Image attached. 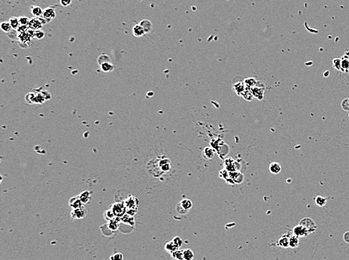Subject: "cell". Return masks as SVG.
Returning <instances> with one entry per match:
<instances>
[{"mask_svg":"<svg viewBox=\"0 0 349 260\" xmlns=\"http://www.w3.org/2000/svg\"><path fill=\"white\" fill-rule=\"evenodd\" d=\"M123 202L127 208V214L134 216L137 213L139 201L135 196H130Z\"/></svg>","mask_w":349,"mask_h":260,"instance_id":"obj_1","label":"cell"},{"mask_svg":"<svg viewBox=\"0 0 349 260\" xmlns=\"http://www.w3.org/2000/svg\"><path fill=\"white\" fill-rule=\"evenodd\" d=\"M111 209L114 213L116 218L121 219L123 215L127 214V208L124 205V202H115L111 205Z\"/></svg>","mask_w":349,"mask_h":260,"instance_id":"obj_2","label":"cell"},{"mask_svg":"<svg viewBox=\"0 0 349 260\" xmlns=\"http://www.w3.org/2000/svg\"><path fill=\"white\" fill-rule=\"evenodd\" d=\"M56 17V11L53 8H46L43 11L42 16H41V20L43 23H49Z\"/></svg>","mask_w":349,"mask_h":260,"instance_id":"obj_3","label":"cell"},{"mask_svg":"<svg viewBox=\"0 0 349 260\" xmlns=\"http://www.w3.org/2000/svg\"><path fill=\"white\" fill-rule=\"evenodd\" d=\"M299 224L302 225L308 230V233H312L315 232L316 229V225L315 221L309 217H305L302 219L299 222Z\"/></svg>","mask_w":349,"mask_h":260,"instance_id":"obj_4","label":"cell"},{"mask_svg":"<svg viewBox=\"0 0 349 260\" xmlns=\"http://www.w3.org/2000/svg\"><path fill=\"white\" fill-rule=\"evenodd\" d=\"M87 210L84 206L80 207L78 208L72 209L71 212V217L72 219H81L84 218L87 216Z\"/></svg>","mask_w":349,"mask_h":260,"instance_id":"obj_5","label":"cell"},{"mask_svg":"<svg viewBox=\"0 0 349 260\" xmlns=\"http://www.w3.org/2000/svg\"><path fill=\"white\" fill-rule=\"evenodd\" d=\"M43 24H44V23H42V20H41V18L33 17L29 20V22L28 27L29 29H32V30L37 31L40 30V29L42 28Z\"/></svg>","mask_w":349,"mask_h":260,"instance_id":"obj_6","label":"cell"},{"mask_svg":"<svg viewBox=\"0 0 349 260\" xmlns=\"http://www.w3.org/2000/svg\"><path fill=\"white\" fill-rule=\"evenodd\" d=\"M264 89H265V87L263 85L262 87H259V83L257 81L256 85L251 89V93L253 94L254 97L258 99H262L264 98Z\"/></svg>","mask_w":349,"mask_h":260,"instance_id":"obj_7","label":"cell"},{"mask_svg":"<svg viewBox=\"0 0 349 260\" xmlns=\"http://www.w3.org/2000/svg\"><path fill=\"white\" fill-rule=\"evenodd\" d=\"M293 233H294V235L297 236L298 238L306 237L309 234L308 230L305 228L304 226L300 224L297 225V226L294 227V229H293Z\"/></svg>","mask_w":349,"mask_h":260,"instance_id":"obj_8","label":"cell"},{"mask_svg":"<svg viewBox=\"0 0 349 260\" xmlns=\"http://www.w3.org/2000/svg\"><path fill=\"white\" fill-rule=\"evenodd\" d=\"M69 206L71 207L72 209L78 208L80 207L83 206V203H82V201H81L78 196H75V197H72V198H70Z\"/></svg>","mask_w":349,"mask_h":260,"instance_id":"obj_9","label":"cell"},{"mask_svg":"<svg viewBox=\"0 0 349 260\" xmlns=\"http://www.w3.org/2000/svg\"><path fill=\"white\" fill-rule=\"evenodd\" d=\"M121 221L122 223L129 225L130 226H134V225H135V219H134L133 216L128 214H126L125 215H123L121 218Z\"/></svg>","mask_w":349,"mask_h":260,"instance_id":"obj_10","label":"cell"},{"mask_svg":"<svg viewBox=\"0 0 349 260\" xmlns=\"http://www.w3.org/2000/svg\"><path fill=\"white\" fill-rule=\"evenodd\" d=\"M282 171V166L278 162H273L269 165V171L273 175H278Z\"/></svg>","mask_w":349,"mask_h":260,"instance_id":"obj_11","label":"cell"},{"mask_svg":"<svg viewBox=\"0 0 349 260\" xmlns=\"http://www.w3.org/2000/svg\"><path fill=\"white\" fill-rule=\"evenodd\" d=\"M132 33L135 37H142L145 34V32L140 24H135L132 27Z\"/></svg>","mask_w":349,"mask_h":260,"instance_id":"obj_12","label":"cell"},{"mask_svg":"<svg viewBox=\"0 0 349 260\" xmlns=\"http://www.w3.org/2000/svg\"><path fill=\"white\" fill-rule=\"evenodd\" d=\"M29 11H30L31 14H32L33 16H35V17H40L42 16L43 11H44V10H42V8H41V7H39V6H31L30 8H29Z\"/></svg>","mask_w":349,"mask_h":260,"instance_id":"obj_13","label":"cell"},{"mask_svg":"<svg viewBox=\"0 0 349 260\" xmlns=\"http://www.w3.org/2000/svg\"><path fill=\"white\" fill-rule=\"evenodd\" d=\"M121 219L120 218H115V219H111L108 222V227L111 231H116L119 228V223Z\"/></svg>","mask_w":349,"mask_h":260,"instance_id":"obj_14","label":"cell"},{"mask_svg":"<svg viewBox=\"0 0 349 260\" xmlns=\"http://www.w3.org/2000/svg\"><path fill=\"white\" fill-rule=\"evenodd\" d=\"M78 196H79V198H80L81 201H82V203L83 204L88 203L91 198L90 192L88 190H86V191H84V192H82Z\"/></svg>","mask_w":349,"mask_h":260,"instance_id":"obj_15","label":"cell"},{"mask_svg":"<svg viewBox=\"0 0 349 260\" xmlns=\"http://www.w3.org/2000/svg\"><path fill=\"white\" fill-rule=\"evenodd\" d=\"M139 24H140V25L142 26V27L144 29V32H145V33H148V32H150L151 31L152 23L150 21V20H143L140 22V23H139Z\"/></svg>","mask_w":349,"mask_h":260,"instance_id":"obj_16","label":"cell"},{"mask_svg":"<svg viewBox=\"0 0 349 260\" xmlns=\"http://www.w3.org/2000/svg\"><path fill=\"white\" fill-rule=\"evenodd\" d=\"M289 238H290V237H287L286 235H283V236L280 238L279 240H278V245L279 247H289Z\"/></svg>","mask_w":349,"mask_h":260,"instance_id":"obj_17","label":"cell"},{"mask_svg":"<svg viewBox=\"0 0 349 260\" xmlns=\"http://www.w3.org/2000/svg\"><path fill=\"white\" fill-rule=\"evenodd\" d=\"M100 68H101L102 71H104V72H110V71H112L114 70V66L111 62H107L100 65Z\"/></svg>","mask_w":349,"mask_h":260,"instance_id":"obj_18","label":"cell"},{"mask_svg":"<svg viewBox=\"0 0 349 260\" xmlns=\"http://www.w3.org/2000/svg\"><path fill=\"white\" fill-rule=\"evenodd\" d=\"M299 244V238L296 235L290 236L289 238V247L291 248H296Z\"/></svg>","mask_w":349,"mask_h":260,"instance_id":"obj_19","label":"cell"},{"mask_svg":"<svg viewBox=\"0 0 349 260\" xmlns=\"http://www.w3.org/2000/svg\"><path fill=\"white\" fill-rule=\"evenodd\" d=\"M31 38H32L31 36L27 32H23V33H19L18 35V40L20 41V43L23 42L24 44L30 41Z\"/></svg>","mask_w":349,"mask_h":260,"instance_id":"obj_20","label":"cell"},{"mask_svg":"<svg viewBox=\"0 0 349 260\" xmlns=\"http://www.w3.org/2000/svg\"><path fill=\"white\" fill-rule=\"evenodd\" d=\"M256 83H257V81H256V80L254 78H246L244 80L245 85L248 89H251L252 87H254L256 84Z\"/></svg>","mask_w":349,"mask_h":260,"instance_id":"obj_21","label":"cell"},{"mask_svg":"<svg viewBox=\"0 0 349 260\" xmlns=\"http://www.w3.org/2000/svg\"><path fill=\"white\" fill-rule=\"evenodd\" d=\"M184 260H193L194 258V253L191 249H186L183 250Z\"/></svg>","mask_w":349,"mask_h":260,"instance_id":"obj_22","label":"cell"},{"mask_svg":"<svg viewBox=\"0 0 349 260\" xmlns=\"http://www.w3.org/2000/svg\"><path fill=\"white\" fill-rule=\"evenodd\" d=\"M179 203L181 204V205L184 208L187 210H190V209H191L193 206L192 201H191L190 199H187V198H184V199L182 200V201H181Z\"/></svg>","mask_w":349,"mask_h":260,"instance_id":"obj_23","label":"cell"},{"mask_svg":"<svg viewBox=\"0 0 349 260\" xmlns=\"http://www.w3.org/2000/svg\"><path fill=\"white\" fill-rule=\"evenodd\" d=\"M328 198H324L322 196H317L315 198V203L317 206L323 207L326 205Z\"/></svg>","mask_w":349,"mask_h":260,"instance_id":"obj_24","label":"cell"},{"mask_svg":"<svg viewBox=\"0 0 349 260\" xmlns=\"http://www.w3.org/2000/svg\"><path fill=\"white\" fill-rule=\"evenodd\" d=\"M172 254V257L173 259L175 260H184V254L183 250H177L175 252H173Z\"/></svg>","mask_w":349,"mask_h":260,"instance_id":"obj_25","label":"cell"},{"mask_svg":"<svg viewBox=\"0 0 349 260\" xmlns=\"http://www.w3.org/2000/svg\"><path fill=\"white\" fill-rule=\"evenodd\" d=\"M9 23H10L11 27H12V29H18V27L20 26V23H19V19H18V17H13L10 18Z\"/></svg>","mask_w":349,"mask_h":260,"instance_id":"obj_26","label":"cell"},{"mask_svg":"<svg viewBox=\"0 0 349 260\" xmlns=\"http://www.w3.org/2000/svg\"><path fill=\"white\" fill-rule=\"evenodd\" d=\"M165 249H166V251L169 252L170 253H172L173 252H175V250H178V248L175 247V245L174 243H173L172 241H170V242L166 243V245H165Z\"/></svg>","mask_w":349,"mask_h":260,"instance_id":"obj_27","label":"cell"},{"mask_svg":"<svg viewBox=\"0 0 349 260\" xmlns=\"http://www.w3.org/2000/svg\"><path fill=\"white\" fill-rule=\"evenodd\" d=\"M333 66L335 69L338 71H341L342 69V59L336 58L333 60Z\"/></svg>","mask_w":349,"mask_h":260,"instance_id":"obj_28","label":"cell"},{"mask_svg":"<svg viewBox=\"0 0 349 260\" xmlns=\"http://www.w3.org/2000/svg\"><path fill=\"white\" fill-rule=\"evenodd\" d=\"M11 28H12V27H11L9 21H5L1 23V29H2L3 32H7L8 33V32L11 30Z\"/></svg>","mask_w":349,"mask_h":260,"instance_id":"obj_29","label":"cell"},{"mask_svg":"<svg viewBox=\"0 0 349 260\" xmlns=\"http://www.w3.org/2000/svg\"><path fill=\"white\" fill-rule=\"evenodd\" d=\"M97 62H98L99 65L100 66V65H102V63L110 62V58H109V56L106 55V54H102V55H100V57H99L98 59H97Z\"/></svg>","mask_w":349,"mask_h":260,"instance_id":"obj_30","label":"cell"},{"mask_svg":"<svg viewBox=\"0 0 349 260\" xmlns=\"http://www.w3.org/2000/svg\"><path fill=\"white\" fill-rule=\"evenodd\" d=\"M343 72H348L349 71V61L342 58V69Z\"/></svg>","mask_w":349,"mask_h":260,"instance_id":"obj_31","label":"cell"},{"mask_svg":"<svg viewBox=\"0 0 349 260\" xmlns=\"http://www.w3.org/2000/svg\"><path fill=\"white\" fill-rule=\"evenodd\" d=\"M7 34L8 36L10 38H11V39H18V35H19V33H18V30H16V29H12L10 32H8Z\"/></svg>","mask_w":349,"mask_h":260,"instance_id":"obj_32","label":"cell"},{"mask_svg":"<svg viewBox=\"0 0 349 260\" xmlns=\"http://www.w3.org/2000/svg\"><path fill=\"white\" fill-rule=\"evenodd\" d=\"M105 217L107 219L108 221L111 220V219H115V216H114V213L112 212V210H111V209H109V210H106L105 212Z\"/></svg>","mask_w":349,"mask_h":260,"instance_id":"obj_33","label":"cell"},{"mask_svg":"<svg viewBox=\"0 0 349 260\" xmlns=\"http://www.w3.org/2000/svg\"><path fill=\"white\" fill-rule=\"evenodd\" d=\"M18 19H19V23H20V26H28L29 22L30 20L26 16H21Z\"/></svg>","mask_w":349,"mask_h":260,"instance_id":"obj_34","label":"cell"},{"mask_svg":"<svg viewBox=\"0 0 349 260\" xmlns=\"http://www.w3.org/2000/svg\"><path fill=\"white\" fill-rule=\"evenodd\" d=\"M172 241L174 243V244L175 245V247H176L178 249H179V248L182 246V243H183V241H182V239L181 238L175 237L174 238L172 239Z\"/></svg>","mask_w":349,"mask_h":260,"instance_id":"obj_35","label":"cell"},{"mask_svg":"<svg viewBox=\"0 0 349 260\" xmlns=\"http://www.w3.org/2000/svg\"><path fill=\"white\" fill-rule=\"evenodd\" d=\"M45 32H43L42 30H41V29H40V30L35 31L33 38H37V39H42L43 38L45 37Z\"/></svg>","mask_w":349,"mask_h":260,"instance_id":"obj_36","label":"cell"},{"mask_svg":"<svg viewBox=\"0 0 349 260\" xmlns=\"http://www.w3.org/2000/svg\"><path fill=\"white\" fill-rule=\"evenodd\" d=\"M341 106L342 108L345 110H347L349 112V98L345 99L342 100V103H341Z\"/></svg>","mask_w":349,"mask_h":260,"instance_id":"obj_37","label":"cell"},{"mask_svg":"<svg viewBox=\"0 0 349 260\" xmlns=\"http://www.w3.org/2000/svg\"><path fill=\"white\" fill-rule=\"evenodd\" d=\"M123 254L121 253H116L111 257V260H123Z\"/></svg>","mask_w":349,"mask_h":260,"instance_id":"obj_38","label":"cell"},{"mask_svg":"<svg viewBox=\"0 0 349 260\" xmlns=\"http://www.w3.org/2000/svg\"><path fill=\"white\" fill-rule=\"evenodd\" d=\"M29 29L28 26H20L17 29L18 33H23V32H27Z\"/></svg>","mask_w":349,"mask_h":260,"instance_id":"obj_39","label":"cell"},{"mask_svg":"<svg viewBox=\"0 0 349 260\" xmlns=\"http://www.w3.org/2000/svg\"><path fill=\"white\" fill-rule=\"evenodd\" d=\"M71 1L72 0H60V2L61 6H62L63 7H67L71 3Z\"/></svg>","mask_w":349,"mask_h":260,"instance_id":"obj_40","label":"cell"},{"mask_svg":"<svg viewBox=\"0 0 349 260\" xmlns=\"http://www.w3.org/2000/svg\"><path fill=\"white\" fill-rule=\"evenodd\" d=\"M344 239H345V240L346 242L349 243V232H347L345 234V235H344Z\"/></svg>","mask_w":349,"mask_h":260,"instance_id":"obj_41","label":"cell"},{"mask_svg":"<svg viewBox=\"0 0 349 260\" xmlns=\"http://www.w3.org/2000/svg\"><path fill=\"white\" fill-rule=\"evenodd\" d=\"M342 58H343V59H347V60L349 61V51L345 52V54H344V56L342 57Z\"/></svg>","mask_w":349,"mask_h":260,"instance_id":"obj_42","label":"cell"},{"mask_svg":"<svg viewBox=\"0 0 349 260\" xmlns=\"http://www.w3.org/2000/svg\"><path fill=\"white\" fill-rule=\"evenodd\" d=\"M328 74H329V71H327L326 73L324 74V77H328Z\"/></svg>","mask_w":349,"mask_h":260,"instance_id":"obj_43","label":"cell"},{"mask_svg":"<svg viewBox=\"0 0 349 260\" xmlns=\"http://www.w3.org/2000/svg\"><path fill=\"white\" fill-rule=\"evenodd\" d=\"M348 117H349V114H348Z\"/></svg>","mask_w":349,"mask_h":260,"instance_id":"obj_44","label":"cell"}]
</instances>
